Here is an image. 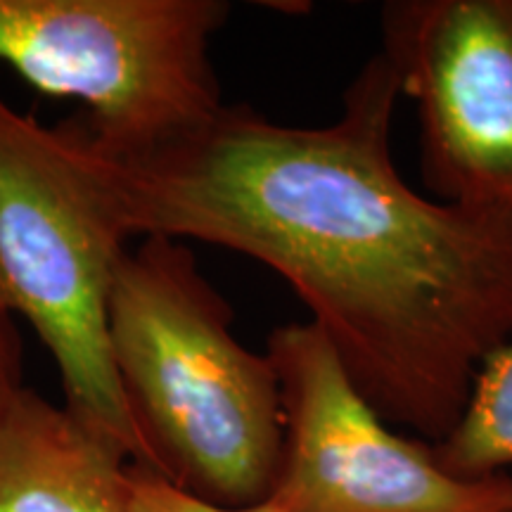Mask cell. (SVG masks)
Listing matches in <instances>:
<instances>
[{"label": "cell", "instance_id": "cell-3", "mask_svg": "<svg viewBox=\"0 0 512 512\" xmlns=\"http://www.w3.org/2000/svg\"><path fill=\"white\" fill-rule=\"evenodd\" d=\"M126 242L81 126H43L0 93V306L46 344L64 408L131 467L157 475L107 335V302Z\"/></svg>", "mask_w": 512, "mask_h": 512}, {"label": "cell", "instance_id": "cell-10", "mask_svg": "<svg viewBox=\"0 0 512 512\" xmlns=\"http://www.w3.org/2000/svg\"><path fill=\"white\" fill-rule=\"evenodd\" d=\"M24 344L15 316L0 306V406L24 387Z\"/></svg>", "mask_w": 512, "mask_h": 512}, {"label": "cell", "instance_id": "cell-9", "mask_svg": "<svg viewBox=\"0 0 512 512\" xmlns=\"http://www.w3.org/2000/svg\"><path fill=\"white\" fill-rule=\"evenodd\" d=\"M131 505L133 512H278L268 503L252 505V508L211 505L169 484L166 479L152 475V472L136 470V467H131Z\"/></svg>", "mask_w": 512, "mask_h": 512}, {"label": "cell", "instance_id": "cell-5", "mask_svg": "<svg viewBox=\"0 0 512 512\" xmlns=\"http://www.w3.org/2000/svg\"><path fill=\"white\" fill-rule=\"evenodd\" d=\"M285 413V446L268 505L278 512H512V475L458 479L432 444L408 439L358 392L311 320L266 344Z\"/></svg>", "mask_w": 512, "mask_h": 512}, {"label": "cell", "instance_id": "cell-1", "mask_svg": "<svg viewBox=\"0 0 512 512\" xmlns=\"http://www.w3.org/2000/svg\"><path fill=\"white\" fill-rule=\"evenodd\" d=\"M399 100L377 53L323 126L223 105L140 155L81 136L128 238L200 240L268 266L382 420L437 444L512 335V221L403 181L389 145Z\"/></svg>", "mask_w": 512, "mask_h": 512}, {"label": "cell", "instance_id": "cell-4", "mask_svg": "<svg viewBox=\"0 0 512 512\" xmlns=\"http://www.w3.org/2000/svg\"><path fill=\"white\" fill-rule=\"evenodd\" d=\"M223 0H0V64L36 91L79 100L110 155H140L226 102L211 43Z\"/></svg>", "mask_w": 512, "mask_h": 512}, {"label": "cell", "instance_id": "cell-6", "mask_svg": "<svg viewBox=\"0 0 512 512\" xmlns=\"http://www.w3.org/2000/svg\"><path fill=\"white\" fill-rule=\"evenodd\" d=\"M380 53L439 202L512 221V0H389Z\"/></svg>", "mask_w": 512, "mask_h": 512}, {"label": "cell", "instance_id": "cell-2", "mask_svg": "<svg viewBox=\"0 0 512 512\" xmlns=\"http://www.w3.org/2000/svg\"><path fill=\"white\" fill-rule=\"evenodd\" d=\"M107 335L157 477L221 508L266 503L285 446L278 375L235 337L233 309L183 242L126 249Z\"/></svg>", "mask_w": 512, "mask_h": 512}, {"label": "cell", "instance_id": "cell-7", "mask_svg": "<svg viewBox=\"0 0 512 512\" xmlns=\"http://www.w3.org/2000/svg\"><path fill=\"white\" fill-rule=\"evenodd\" d=\"M0 512H133L131 463L22 387L0 406Z\"/></svg>", "mask_w": 512, "mask_h": 512}, {"label": "cell", "instance_id": "cell-8", "mask_svg": "<svg viewBox=\"0 0 512 512\" xmlns=\"http://www.w3.org/2000/svg\"><path fill=\"white\" fill-rule=\"evenodd\" d=\"M432 448L439 465L458 479L510 475L512 335L484 358L458 422Z\"/></svg>", "mask_w": 512, "mask_h": 512}]
</instances>
